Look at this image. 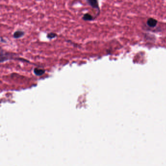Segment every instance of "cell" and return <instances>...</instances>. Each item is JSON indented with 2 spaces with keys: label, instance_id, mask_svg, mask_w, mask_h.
I'll return each mask as SVG.
<instances>
[{
  "label": "cell",
  "instance_id": "6da1fadb",
  "mask_svg": "<svg viewBox=\"0 0 166 166\" xmlns=\"http://www.w3.org/2000/svg\"><path fill=\"white\" fill-rule=\"evenodd\" d=\"M87 3L94 9H96L98 13H100V8L99 7L98 0H86Z\"/></svg>",
  "mask_w": 166,
  "mask_h": 166
},
{
  "label": "cell",
  "instance_id": "7a4b0ae2",
  "mask_svg": "<svg viewBox=\"0 0 166 166\" xmlns=\"http://www.w3.org/2000/svg\"><path fill=\"white\" fill-rule=\"evenodd\" d=\"M147 24L149 27H154L157 25V21L155 19L150 18L148 19L147 21Z\"/></svg>",
  "mask_w": 166,
  "mask_h": 166
},
{
  "label": "cell",
  "instance_id": "3957f363",
  "mask_svg": "<svg viewBox=\"0 0 166 166\" xmlns=\"http://www.w3.org/2000/svg\"><path fill=\"white\" fill-rule=\"evenodd\" d=\"M24 35V32L22 31H17L15 32L13 34V37L15 39H19L23 37Z\"/></svg>",
  "mask_w": 166,
  "mask_h": 166
},
{
  "label": "cell",
  "instance_id": "277c9868",
  "mask_svg": "<svg viewBox=\"0 0 166 166\" xmlns=\"http://www.w3.org/2000/svg\"><path fill=\"white\" fill-rule=\"evenodd\" d=\"M82 19L86 21H91L94 20V18L90 14L86 13L83 15Z\"/></svg>",
  "mask_w": 166,
  "mask_h": 166
},
{
  "label": "cell",
  "instance_id": "5b68a950",
  "mask_svg": "<svg viewBox=\"0 0 166 166\" xmlns=\"http://www.w3.org/2000/svg\"><path fill=\"white\" fill-rule=\"evenodd\" d=\"M34 71L35 74L37 75L41 76L44 74L45 71L43 69H41L35 68Z\"/></svg>",
  "mask_w": 166,
  "mask_h": 166
},
{
  "label": "cell",
  "instance_id": "8992f818",
  "mask_svg": "<svg viewBox=\"0 0 166 166\" xmlns=\"http://www.w3.org/2000/svg\"><path fill=\"white\" fill-rule=\"evenodd\" d=\"M57 36V35L56 33H53V32L48 33L47 35V37L49 39H52L55 38Z\"/></svg>",
  "mask_w": 166,
  "mask_h": 166
}]
</instances>
